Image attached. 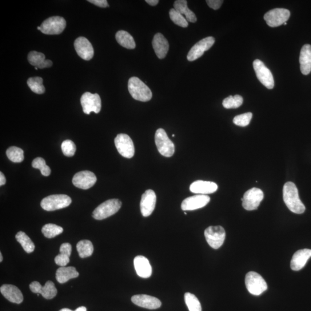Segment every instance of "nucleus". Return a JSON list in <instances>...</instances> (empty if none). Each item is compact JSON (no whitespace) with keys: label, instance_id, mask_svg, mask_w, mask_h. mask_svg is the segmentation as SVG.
Segmentation results:
<instances>
[{"label":"nucleus","instance_id":"nucleus-1","mask_svg":"<svg viewBox=\"0 0 311 311\" xmlns=\"http://www.w3.org/2000/svg\"><path fill=\"white\" fill-rule=\"evenodd\" d=\"M283 198L291 212L296 214H302L305 212V207L299 198L298 189L294 183L288 182L285 183L283 188Z\"/></svg>","mask_w":311,"mask_h":311},{"label":"nucleus","instance_id":"nucleus-2","mask_svg":"<svg viewBox=\"0 0 311 311\" xmlns=\"http://www.w3.org/2000/svg\"><path fill=\"white\" fill-rule=\"evenodd\" d=\"M128 90L131 97L136 101L146 102L152 98L149 88L138 77H133L129 79Z\"/></svg>","mask_w":311,"mask_h":311},{"label":"nucleus","instance_id":"nucleus-3","mask_svg":"<svg viewBox=\"0 0 311 311\" xmlns=\"http://www.w3.org/2000/svg\"><path fill=\"white\" fill-rule=\"evenodd\" d=\"M121 206L122 202L119 199H109L102 203L94 210L93 216L96 220H103L117 213Z\"/></svg>","mask_w":311,"mask_h":311},{"label":"nucleus","instance_id":"nucleus-4","mask_svg":"<svg viewBox=\"0 0 311 311\" xmlns=\"http://www.w3.org/2000/svg\"><path fill=\"white\" fill-rule=\"evenodd\" d=\"M246 286L249 292L255 296H259L268 289V285L260 274L250 272L246 274Z\"/></svg>","mask_w":311,"mask_h":311},{"label":"nucleus","instance_id":"nucleus-5","mask_svg":"<svg viewBox=\"0 0 311 311\" xmlns=\"http://www.w3.org/2000/svg\"><path fill=\"white\" fill-rule=\"evenodd\" d=\"M71 199L65 194L51 195L42 199L41 206L46 211H54L69 206Z\"/></svg>","mask_w":311,"mask_h":311},{"label":"nucleus","instance_id":"nucleus-6","mask_svg":"<svg viewBox=\"0 0 311 311\" xmlns=\"http://www.w3.org/2000/svg\"><path fill=\"white\" fill-rule=\"evenodd\" d=\"M155 143L159 153L163 157L170 158L174 154V143L171 141L164 129L161 128L157 130L155 134Z\"/></svg>","mask_w":311,"mask_h":311},{"label":"nucleus","instance_id":"nucleus-7","mask_svg":"<svg viewBox=\"0 0 311 311\" xmlns=\"http://www.w3.org/2000/svg\"><path fill=\"white\" fill-rule=\"evenodd\" d=\"M205 237L209 245L214 249H218L224 243L226 234L221 226H210L205 230Z\"/></svg>","mask_w":311,"mask_h":311},{"label":"nucleus","instance_id":"nucleus-8","mask_svg":"<svg viewBox=\"0 0 311 311\" xmlns=\"http://www.w3.org/2000/svg\"><path fill=\"white\" fill-rule=\"evenodd\" d=\"M66 23L64 18L53 17L45 20L41 27V31L46 35H58L65 30Z\"/></svg>","mask_w":311,"mask_h":311},{"label":"nucleus","instance_id":"nucleus-9","mask_svg":"<svg viewBox=\"0 0 311 311\" xmlns=\"http://www.w3.org/2000/svg\"><path fill=\"white\" fill-rule=\"evenodd\" d=\"M264 197V194L262 190L254 187L246 191L242 198L243 207L247 210H256Z\"/></svg>","mask_w":311,"mask_h":311},{"label":"nucleus","instance_id":"nucleus-10","mask_svg":"<svg viewBox=\"0 0 311 311\" xmlns=\"http://www.w3.org/2000/svg\"><path fill=\"white\" fill-rule=\"evenodd\" d=\"M253 67L258 79L262 85L267 89H273L274 86L273 74L264 63L259 59H255L253 62Z\"/></svg>","mask_w":311,"mask_h":311},{"label":"nucleus","instance_id":"nucleus-11","mask_svg":"<svg viewBox=\"0 0 311 311\" xmlns=\"http://www.w3.org/2000/svg\"><path fill=\"white\" fill-rule=\"evenodd\" d=\"M81 102L84 113L86 114L89 115L91 112L98 114L101 110V99L98 94L87 92L82 95Z\"/></svg>","mask_w":311,"mask_h":311},{"label":"nucleus","instance_id":"nucleus-12","mask_svg":"<svg viewBox=\"0 0 311 311\" xmlns=\"http://www.w3.org/2000/svg\"><path fill=\"white\" fill-rule=\"evenodd\" d=\"M115 145L123 157L131 159L134 157L135 148L132 139L126 134H119L115 138Z\"/></svg>","mask_w":311,"mask_h":311},{"label":"nucleus","instance_id":"nucleus-13","mask_svg":"<svg viewBox=\"0 0 311 311\" xmlns=\"http://www.w3.org/2000/svg\"><path fill=\"white\" fill-rule=\"evenodd\" d=\"M290 16V11L284 9H276L271 10L264 16V19L271 27L280 26L286 23Z\"/></svg>","mask_w":311,"mask_h":311},{"label":"nucleus","instance_id":"nucleus-14","mask_svg":"<svg viewBox=\"0 0 311 311\" xmlns=\"http://www.w3.org/2000/svg\"><path fill=\"white\" fill-rule=\"evenodd\" d=\"M215 39L212 37H209L201 39L191 48L187 54V59L189 61H194L200 58L205 52L210 49L214 45Z\"/></svg>","mask_w":311,"mask_h":311},{"label":"nucleus","instance_id":"nucleus-15","mask_svg":"<svg viewBox=\"0 0 311 311\" xmlns=\"http://www.w3.org/2000/svg\"><path fill=\"white\" fill-rule=\"evenodd\" d=\"M95 175L90 171H83L74 175L73 184L79 189H89L97 182Z\"/></svg>","mask_w":311,"mask_h":311},{"label":"nucleus","instance_id":"nucleus-16","mask_svg":"<svg viewBox=\"0 0 311 311\" xmlns=\"http://www.w3.org/2000/svg\"><path fill=\"white\" fill-rule=\"evenodd\" d=\"M210 201V198L206 195H196L187 198L182 203L183 210H194L201 209L205 206Z\"/></svg>","mask_w":311,"mask_h":311},{"label":"nucleus","instance_id":"nucleus-17","mask_svg":"<svg viewBox=\"0 0 311 311\" xmlns=\"http://www.w3.org/2000/svg\"><path fill=\"white\" fill-rule=\"evenodd\" d=\"M74 48L80 57L86 61L91 60L94 55L93 45L89 40L85 37H79L75 39Z\"/></svg>","mask_w":311,"mask_h":311},{"label":"nucleus","instance_id":"nucleus-18","mask_svg":"<svg viewBox=\"0 0 311 311\" xmlns=\"http://www.w3.org/2000/svg\"><path fill=\"white\" fill-rule=\"evenodd\" d=\"M157 203V195L152 190H147L142 195L140 209L143 217H148L153 213Z\"/></svg>","mask_w":311,"mask_h":311},{"label":"nucleus","instance_id":"nucleus-19","mask_svg":"<svg viewBox=\"0 0 311 311\" xmlns=\"http://www.w3.org/2000/svg\"><path fill=\"white\" fill-rule=\"evenodd\" d=\"M131 301L135 305L149 309H158L162 305V302L158 298L146 294L134 295L131 297Z\"/></svg>","mask_w":311,"mask_h":311},{"label":"nucleus","instance_id":"nucleus-20","mask_svg":"<svg viewBox=\"0 0 311 311\" xmlns=\"http://www.w3.org/2000/svg\"><path fill=\"white\" fill-rule=\"evenodd\" d=\"M217 189L216 183L200 180L193 182L190 187L191 192L201 195L212 194L216 192Z\"/></svg>","mask_w":311,"mask_h":311},{"label":"nucleus","instance_id":"nucleus-21","mask_svg":"<svg viewBox=\"0 0 311 311\" xmlns=\"http://www.w3.org/2000/svg\"><path fill=\"white\" fill-rule=\"evenodd\" d=\"M152 46L156 54L159 59L165 58L169 50V43L161 33L154 36Z\"/></svg>","mask_w":311,"mask_h":311},{"label":"nucleus","instance_id":"nucleus-22","mask_svg":"<svg viewBox=\"0 0 311 311\" xmlns=\"http://www.w3.org/2000/svg\"><path fill=\"white\" fill-rule=\"evenodd\" d=\"M134 265L139 277L147 278L151 276L152 269L148 259L145 257L139 255L135 257L134 259Z\"/></svg>","mask_w":311,"mask_h":311},{"label":"nucleus","instance_id":"nucleus-23","mask_svg":"<svg viewBox=\"0 0 311 311\" xmlns=\"http://www.w3.org/2000/svg\"><path fill=\"white\" fill-rule=\"evenodd\" d=\"M311 257V250L302 249L295 253L291 260V269L294 271L301 270Z\"/></svg>","mask_w":311,"mask_h":311},{"label":"nucleus","instance_id":"nucleus-24","mask_svg":"<svg viewBox=\"0 0 311 311\" xmlns=\"http://www.w3.org/2000/svg\"><path fill=\"white\" fill-rule=\"evenodd\" d=\"M2 294L8 300L16 304H21L23 301V296L18 287L13 285H3L0 288Z\"/></svg>","mask_w":311,"mask_h":311},{"label":"nucleus","instance_id":"nucleus-25","mask_svg":"<svg viewBox=\"0 0 311 311\" xmlns=\"http://www.w3.org/2000/svg\"><path fill=\"white\" fill-rule=\"evenodd\" d=\"M300 70L304 75H308L311 71V45L306 44L302 46L300 51Z\"/></svg>","mask_w":311,"mask_h":311},{"label":"nucleus","instance_id":"nucleus-26","mask_svg":"<svg viewBox=\"0 0 311 311\" xmlns=\"http://www.w3.org/2000/svg\"><path fill=\"white\" fill-rule=\"evenodd\" d=\"M30 64L39 69L47 68L53 65V62L45 59V55L39 52L33 51L28 55Z\"/></svg>","mask_w":311,"mask_h":311},{"label":"nucleus","instance_id":"nucleus-27","mask_svg":"<svg viewBox=\"0 0 311 311\" xmlns=\"http://www.w3.org/2000/svg\"><path fill=\"white\" fill-rule=\"evenodd\" d=\"M79 275L77 271L74 267H61L57 270L56 279L60 284H64L70 279L78 277Z\"/></svg>","mask_w":311,"mask_h":311},{"label":"nucleus","instance_id":"nucleus-28","mask_svg":"<svg viewBox=\"0 0 311 311\" xmlns=\"http://www.w3.org/2000/svg\"><path fill=\"white\" fill-rule=\"evenodd\" d=\"M174 9L181 14L185 15L187 22L195 23L197 21L196 16L192 11L187 7V2L186 0H177L174 5Z\"/></svg>","mask_w":311,"mask_h":311},{"label":"nucleus","instance_id":"nucleus-29","mask_svg":"<svg viewBox=\"0 0 311 311\" xmlns=\"http://www.w3.org/2000/svg\"><path fill=\"white\" fill-rule=\"evenodd\" d=\"M117 42L127 49H134L135 42L132 36L125 31H119L115 35Z\"/></svg>","mask_w":311,"mask_h":311},{"label":"nucleus","instance_id":"nucleus-30","mask_svg":"<svg viewBox=\"0 0 311 311\" xmlns=\"http://www.w3.org/2000/svg\"><path fill=\"white\" fill-rule=\"evenodd\" d=\"M16 239L26 253L30 254L33 252L35 247L34 243L25 232L20 231L16 235Z\"/></svg>","mask_w":311,"mask_h":311},{"label":"nucleus","instance_id":"nucleus-31","mask_svg":"<svg viewBox=\"0 0 311 311\" xmlns=\"http://www.w3.org/2000/svg\"><path fill=\"white\" fill-rule=\"evenodd\" d=\"M80 257L85 258L91 256L94 252L93 243L90 241L83 240L79 242L76 246Z\"/></svg>","mask_w":311,"mask_h":311},{"label":"nucleus","instance_id":"nucleus-32","mask_svg":"<svg viewBox=\"0 0 311 311\" xmlns=\"http://www.w3.org/2000/svg\"><path fill=\"white\" fill-rule=\"evenodd\" d=\"M27 85L34 93L42 94L45 93V88L43 85V79L40 77H31L27 81Z\"/></svg>","mask_w":311,"mask_h":311},{"label":"nucleus","instance_id":"nucleus-33","mask_svg":"<svg viewBox=\"0 0 311 311\" xmlns=\"http://www.w3.org/2000/svg\"><path fill=\"white\" fill-rule=\"evenodd\" d=\"M7 157L14 163H21L23 161L24 151L20 147L11 146L6 151Z\"/></svg>","mask_w":311,"mask_h":311},{"label":"nucleus","instance_id":"nucleus-34","mask_svg":"<svg viewBox=\"0 0 311 311\" xmlns=\"http://www.w3.org/2000/svg\"><path fill=\"white\" fill-rule=\"evenodd\" d=\"M62 227L53 224H47L43 226L42 234L47 238H53L63 232Z\"/></svg>","mask_w":311,"mask_h":311},{"label":"nucleus","instance_id":"nucleus-35","mask_svg":"<svg viewBox=\"0 0 311 311\" xmlns=\"http://www.w3.org/2000/svg\"><path fill=\"white\" fill-rule=\"evenodd\" d=\"M243 103V98L241 95L229 96L228 98L224 99L222 102V106L226 109H237L240 107Z\"/></svg>","mask_w":311,"mask_h":311},{"label":"nucleus","instance_id":"nucleus-36","mask_svg":"<svg viewBox=\"0 0 311 311\" xmlns=\"http://www.w3.org/2000/svg\"><path fill=\"white\" fill-rule=\"evenodd\" d=\"M185 301L189 311H202L201 303L194 294L186 293Z\"/></svg>","mask_w":311,"mask_h":311},{"label":"nucleus","instance_id":"nucleus-37","mask_svg":"<svg viewBox=\"0 0 311 311\" xmlns=\"http://www.w3.org/2000/svg\"><path fill=\"white\" fill-rule=\"evenodd\" d=\"M41 294L48 300L53 298L57 294V290L53 282L48 281L45 286L42 287Z\"/></svg>","mask_w":311,"mask_h":311},{"label":"nucleus","instance_id":"nucleus-38","mask_svg":"<svg viewBox=\"0 0 311 311\" xmlns=\"http://www.w3.org/2000/svg\"><path fill=\"white\" fill-rule=\"evenodd\" d=\"M169 14L171 21H172L175 25L183 28L188 27L189 23L185 17H183L182 14L178 13V12L174 9H171Z\"/></svg>","mask_w":311,"mask_h":311},{"label":"nucleus","instance_id":"nucleus-39","mask_svg":"<svg viewBox=\"0 0 311 311\" xmlns=\"http://www.w3.org/2000/svg\"><path fill=\"white\" fill-rule=\"evenodd\" d=\"M32 166H33V168L41 171V174L43 176L48 177L50 175V168L46 165L45 161L42 158L35 159L33 163H32Z\"/></svg>","mask_w":311,"mask_h":311},{"label":"nucleus","instance_id":"nucleus-40","mask_svg":"<svg viewBox=\"0 0 311 311\" xmlns=\"http://www.w3.org/2000/svg\"><path fill=\"white\" fill-rule=\"evenodd\" d=\"M252 118V113H247L237 115V116L234 118L233 122L235 125L241 127H245L250 124V121Z\"/></svg>","mask_w":311,"mask_h":311},{"label":"nucleus","instance_id":"nucleus-41","mask_svg":"<svg viewBox=\"0 0 311 311\" xmlns=\"http://www.w3.org/2000/svg\"><path fill=\"white\" fill-rule=\"evenodd\" d=\"M61 149L63 154L67 157H71L76 151V146L73 141L67 139L62 143Z\"/></svg>","mask_w":311,"mask_h":311},{"label":"nucleus","instance_id":"nucleus-42","mask_svg":"<svg viewBox=\"0 0 311 311\" xmlns=\"http://www.w3.org/2000/svg\"><path fill=\"white\" fill-rule=\"evenodd\" d=\"M55 264L61 267H65L69 264V257L62 254H59L54 259Z\"/></svg>","mask_w":311,"mask_h":311},{"label":"nucleus","instance_id":"nucleus-43","mask_svg":"<svg viewBox=\"0 0 311 311\" xmlns=\"http://www.w3.org/2000/svg\"><path fill=\"white\" fill-rule=\"evenodd\" d=\"M60 254H64L70 257L71 253V246L68 243H63L59 249Z\"/></svg>","mask_w":311,"mask_h":311},{"label":"nucleus","instance_id":"nucleus-44","mask_svg":"<svg viewBox=\"0 0 311 311\" xmlns=\"http://www.w3.org/2000/svg\"><path fill=\"white\" fill-rule=\"evenodd\" d=\"M222 0H207L206 3L211 9L214 10H217L221 7L223 3Z\"/></svg>","mask_w":311,"mask_h":311},{"label":"nucleus","instance_id":"nucleus-45","mask_svg":"<svg viewBox=\"0 0 311 311\" xmlns=\"http://www.w3.org/2000/svg\"><path fill=\"white\" fill-rule=\"evenodd\" d=\"M42 286L39 282L34 281L30 285V290L34 293L41 294Z\"/></svg>","mask_w":311,"mask_h":311},{"label":"nucleus","instance_id":"nucleus-46","mask_svg":"<svg viewBox=\"0 0 311 311\" xmlns=\"http://www.w3.org/2000/svg\"><path fill=\"white\" fill-rule=\"evenodd\" d=\"M88 2L101 8H107L109 6L108 2L106 0H89Z\"/></svg>","mask_w":311,"mask_h":311},{"label":"nucleus","instance_id":"nucleus-47","mask_svg":"<svg viewBox=\"0 0 311 311\" xmlns=\"http://www.w3.org/2000/svg\"><path fill=\"white\" fill-rule=\"evenodd\" d=\"M6 179L5 176V175H4L1 172L0 173V186H2L3 185H5L6 184Z\"/></svg>","mask_w":311,"mask_h":311},{"label":"nucleus","instance_id":"nucleus-48","mask_svg":"<svg viewBox=\"0 0 311 311\" xmlns=\"http://www.w3.org/2000/svg\"><path fill=\"white\" fill-rule=\"evenodd\" d=\"M158 0H146V3L151 6H156L159 3Z\"/></svg>","mask_w":311,"mask_h":311},{"label":"nucleus","instance_id":"nucleus-49","mask_svg":"<svg viewBox=\"0 0 311 311\" xmlns=\"http://www.w3.org/2000/svg\"><path fill=\"white\" fill-rule=\"evenodd\" d=\"M74 311H87V308L85 306H81L79 307V308L75 309Z\"/></svg>","mask_w":311,"mask_h":311},{"label":"nucleus","instance_id":"nucleus-50","mask_svg":"<svg viewBox=\"0 0 311 311\" xmlns=\"http://www.w3.org/2000/svg\"><path fill=\"white\" fill-rule=\"evenodd\" d=\"M59 311H73V310H71V309H68V308H63Z\"/></svg>","mask_w":311,"mask_h":311},{"label":"nucleus","instance_id":"nucleus-51","mask_svg":"<svg viewBox=\"0 0 311 311\" xmlns=\"http://www.w3.org/2000/svg\"><path fill=\"white\" fill-rule=\"evenodd\" d=\"M3 256H2V253H0V262H2L3 261Z\"/></svg>","mask_w":311,"mask_h":311},{"label":"nucleus","instance_id":"nucleus-52","mask_svg":"<svg viewBox=\"0 0 311 311\" xmlns=\"http://www.w3.org/2000/svg\"><path fill=\"white\" fill-rule=\"evenodd\" d=\"M37 29H38V30H39V31H41V27H40V26H39V27H37Z\"/></svg>","mask_w":311,"mask_h":311},{"label":"nucleus","instance_id":"nucleus-53","mask_svg":"<svg viewBox=\"0 0 311 311\" xmlns=\"http://www.w3.org/2000/svg\"><path fill=\"white\" fill-rule=\"evenodd\" d=\"M35 70H38V67H35Z\"/></svg>","mask_w":311,"mask_h":311},{"label":"nucleus","instance_id":"nucleus-54","mask_svg":"<svg viewBox=\"0 0 311 311\" xmlns=\"http://www.w3.org/2000/svg\"><path fill=\"white\" fill-rule=\"evenodd\" d=\"M287 25V23L286 22V23H284V25Z\"/></svg>","mask_w":311,"mask_h":311}]
</instances>
